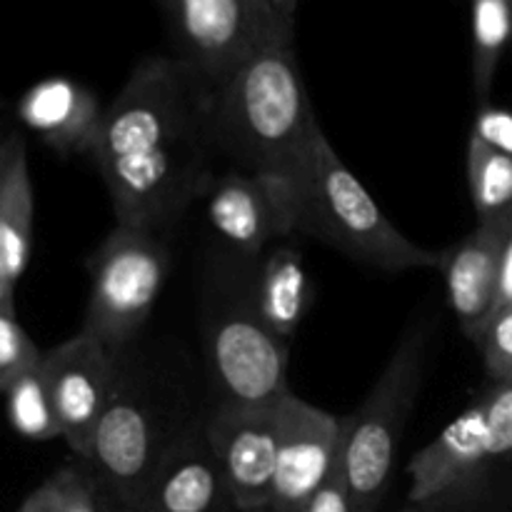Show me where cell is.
I'll use <instances>...</instances> for the list:
<instances>
[{
	"label": "cell",
	"instance_id": "9",
	"mask_svg": "<svg viewBox=\"0 0 512 512\" xmlns=\"http://www.w3.org/2000/svg\"><path fill=\"white\" fill-rule=\"evenodd\" d=\"M512 460V385H495L408 465L410 500L430 505L470 490L495 463Z\"/></svg>",
	"mask_w": 512,
	"mask_h": 512
},
{
	"label": "cell",
	"instance_id": "14",
	"mask_svg": "<svg viewBox=\"0 0 512 512\" xmlns=\"http://www.w3.org/2000/svg\"><path fill=\"white\" fill-rule=\"evenodd\" d=\"M510 238L512 210L493 220H483L468 238L443 253L440 270L448 285L450 308L458 315L463 333L475 345L493 318L500 270Z\"/></svg>",
	"mask_w": 512,
	"mask_h": 512
},
{
	"label": "cell",
	"instance_id": "6",
	"mask_svg": "<svg viewBox=\"0 0 512 512\" xmlns=\"http://www.w3.org/2000/svg\"><path fill=\"white\" fill-rule=\"evenodd\" d=\"M190 420L178 423V413L138 375H125L120 360L113 398L83 458L105 498L118 508H143L165 455Z\"/></svg>",
	"mask_w": 512,
	"mask_h": 512
},
{
	"label": "cell",
	"instance_id": "18",
	"mask_svg": "<svg viewBox=\"0 0 512 512\" xmlns=\"http://www.w3.org/2000/svg\"><path fill=\"white\" fill-rule=\"evenodd\" d=\"M258 300L265 320L280 338L290 340L298 333L313 300L308 273L298 250L280 245L260 258Z\"/></svg>",
	"mask_w": 512,
	"mask_h": 512
},
{
	"label": "cell",
	"instance_id": "5",
	"mask_svg": "<svg viewBox=\"0 0 512 512\" xmlns=\"http://www.w3.org/2000/svg\"><path fill=\"white\" fill-rule=\"evenodd\" d=\"M425 373V333H410L358 410L340 420L338 465L355 512H375L393 478L405 425Z\"/></svg>",
	"mask_w": 512,
	"mask_h": 512
},
{
	"label": "cell",
	"instance_id": "15",
	"mask_svg": "<svg viewBox=\"0 0 512 512\" xmlns=\"http://www.w3.org/2000/svg\"><path fill=\"white\" fill-rule=\"evenodd\" d=\"M143 508L148 512H238L200 418L190 420L168 450Z\"/></svg>",
	"mask_w": 512,
	"mask_h": 512
},
{
	"label": "cell",
	"instance_id": "8",
	"mask_svg": "<svg viewBox=\"0 0 512 512\" xmlns=\"http://www.w3.org/2000/svg\"><path fill=\"white\" fill-rule=\"evenodd\" d=\"M180 60L208 85L220 83L270 45L293 43V18L275 0H160Z\"/></svg>",
	"mask_w": 512,
	"mask_h": 512
},
{
	"label": "cell",
	"instance_id": "30",
	"mask_svg": "<svg viewBox=\"0 0 512 512\" xmlns=\"http://www.w3.org/2000/svg\"><path fill=\"white\" fill-rule=\"evenodd\" d=\"M110 512H148L145 508H118V505L110 503Z\"/></svg>",
	"mask_w": 512,
	"mask_h": 512
},
{
	"label": "cell",
	"instance_id": "24",
	"mask_svg": "<svg viewBox=\"0 0 512 512\" xmlns=\"http://www.w3.org/2000/svg\"><path fill=\"white\" fill-rule=\"evenodd\" d=\"M485 370L495 385H512V308L493 315L478 340Z\"/></svg>",
	"mask_w": 512,
	"mask_h": 512
},
{
	"label": "cell",
	"instance_id": "29",
	"mask_svg": "<svg viewBox=\"0 0 512 512\" xmlns=\"http://www.w3.org/2000/svg\"><path fill=\"white\" fill-rule=\"evenodd\" d=\"M275 5H278V8L283 10L285 15H290V18H293V15H295V5H298V0H275Z\"/></svg>",
	"mask_w": 512,
	"mask_h": 512
},
{
	"label": "cell",
	"instance_id": "25",
	"mask_svg": "<svg viewBox=\"0 0 512 512\" xmlns=\"http://www.w3.org/2000/svg\"><path fill=\"white\" fill-rule=\"evenodd\" d=\"M470 135H475L485 145L512 158V110L498 108L490 100L488 103H480L473 123V133Z\"/></svg>",
	"mask_w": 512,
	"mask_h": 512
},
{
	"label": "cell",
	"instance_id": "27",
	"mask_svg": "<svg viewBox=\"0 0 512 512\" xmlns=\"http://www.w3.org/2000/svg\"><path fill=\"white\" fill-rule=\"evenodd\" d=\"M512 308V238L505 248V258H503V270H500V285H498V298H495V308L493 315H498L500 310ZM493 320V318H490Z\"/></svg>",
	"mask_w": 512,
	"mask_h": 512
},
{
	"label": "cell",
	"instance_id": "11",
	"mask_svg": "<svg viewBox=\"0 0 512 512\" xmlns=\"http://www.w3.org/2000/svg\"><path fill=\"white\" fill-rule=\"evenodd\" d=\"M40 368L53 400L60 438L83 460L95 428L113 398L120 358L80 330L75 338L45 353Z\"/></svg>",
	"mask_w": 512,
	"mask_h": 512
},
{
	"label": "cell",
	"instance_id": "31",
	"mask_svg": "<svg viewBox=\"0 0 512 512\" xmlns=\"http://www.w3.org/2000/svg\"><path fill=\"white\" fill-rule=\"evenodd\" d=\"M403 512H423V505H415V508H408V510H403Z\"/></svg>",
	"mask_w": 512,
	"mask_h": 512
},
{
	"label": "cell",
	"instance_id": "10",
	"mask_svg": "<svg viewBox=\"0 0 512 512\" xmlns=\"http://www.w3.org/2000/svg\"><path fill=\"white\" fill-rule=\"evenodd\" d=\"M280 400L270 405L215 403L213 413L203 418L205 438L238 512L270 508L283 430Z\"/></svg>",
	"mask_w": 512,
	"mask_h": 512
},
{
	"label": "cell",
	"instance_id": "3",
	"mask_svg": "<svg viewBox=\"0 0 512 512\" xmlns=\"http://www.w3.org/2000/svg\"><path fill=\"white\" fill-rule=\"evenodd\" d=\"M260 258L225 248L208 263L200 298L203 345L218 403L270 405L288 388V340L258 300Z\"/></svg>",
	"mask_w": 512,
	"mask_h": 512
},
{
	"label": "cell",
	"instance_id": "2",
	"mask_svg": "<svg viewBox=\"0 0 512 512\" xmlns=\"http://www.w3.org/2000/svg\"><path fill=\"white\" fill-rule=\"evenodd\" d=\"M218 158L248 175L288 178L320 130L293 43L270 45L208 88Z\"/></svg>",
	"mask_w": 512,
	"mask_h": 512
},
{
	"label": "cell",
	"instance_id": "7",
	"mask_svg": "<svg viewBox=\"0 0 512 512\" xmlns=\"http://www.w3.org/2000/svg\"><path fill=\"white\" fill-rule=\"evenodd\" d=\"M163 233L115 225L90 258V300L83 333L123 358L148 323L168 278Z\"/></svg>",
	"mask_w": 512,
	"mask_h": 512
},
{
	"label": "cell",
	"instance_id": "32",
	"mask_svg": "<svg viewBox=\"0 0 512 512\" xmlns=\"http://www.w3.org/2000/svg\"><path fill=\"white\" fill-rule=\"evenodd\" d=\"M0 110H3V103H0ZM5 133H8V130H3V128H0V135H5Z\"/></svg>",
	"mask_w": 512,
	"mask_h": 512
},
{
	"label": "cell",
	"instance_id": "22",
	"mask_svg": "<svg viewBox=\"0 0 512 512\" xmlns=\"http://www.w3.org/2000/svg\"><path fill=\"white\" fill-rule=\"evenodd\" d=\"M53 512H110V500L100 490L88 465H65L43 483Z\"/></svg>",
	"mask_w": 512,
	"mask_h": 512
},
{
	"label": "cell",
	"instance_id": "17",
	"mask_svg": "<svg viewBox=\"0 0 512 512\" xmlns=\"http://www.w3.org/2000/svg\"><path fill=\"white\" fill-rule=\"evenodd\" d=\"M33 215L28 148L18 130H8L0 135V260L13 283H18L28 268Z\"/></svg>",
	"mask_w": 512,
	"mask_h": 512
},
{
	"label": "cell",
	"instance_id": "21",
	"mask_svg": "<svg viewBox=\"0 0 512 512\" xmlns=\"http://www.w3.org/2000/svg\"><path fill=\"white\" fill-rule=\"evenodd\" d=\"M5 405H8L10 425L23 438H60V425L58 418H55L53 400H50L48 383H45V375L40 365L5 390Z\"/></svg>",
	"mask_w": 512,
	"mask_h": 512
},
{
	"label": "cell",
	"instance_id": "13",
	"mask_svg": "<svg viewBox=\"0 0 512 512\" xmlns=\"http://www.w3.org/2000/svg\"><path fill=\"white\" fill-rule=\"evenodd\" d=\"M278 468L268 512H303L338 463L340 418L288 393L280 400Z\"/></svg>",
	"mask_w": 512,
	"mask_h": 512
},
{
	"label": "cell",
	"instance_id": "1",
	"mask_svg": "<svg viewBox=\"0 0 512 512\" xmlns=\"http://www.w3.org/2000/svg\"><path fill=\"white\" fill-rule=\"evenodd\" d=\"M210 85L185 60L155 55L105 108L93 160L118 225L163 233L213 183Z\"/></svg>",
	"mask_w": 512,
	"mask_h": 512
},
{
	"label": "cell",
	"instance_id": "28",
	"mask_svg": "<svg viewBox=\"0 0 512 512\" xmlns=\"http://www.w3.org/2000/svg\"><path fill=\"white\" fill-rule=\"evenodd\" d=\"M0 313H15V283L5 273L3 260H0Z\"/></svg>",
	"mask_w": 512,
	"mask_h": 512
},
{
	"label": "cell",
	"instance_id": "4",
	"mask_svg": "<svg viewBox=\"0 0 512 512\" xmlns=\"http://www.w3.org/2000/svg\"><path fill=\"white\" fill-rule=\"evenodd\" d=\"M295 233L310 235L345 258L385 273L440 268L443 253L415 245L378 208L325 138L315 133L298 168L288 175Z\"/></svg>",
	"mask_w": 512,
	"mask_h": 512
},
{
	"label": "cell",
	"instance_id": "20",
	"mask_svg": "<svg viewBox=\"0 0 512 512\" xmlns=\"http://www.w3.org/2000/svg\"><path fill=\"white\" fill-rule=\"evenodd\" d=\"M468 185L480 223L512 210V158L470 135Z\"/></svg>",
	"mask_w": 512,
	"mask_h": 512
},
{
	"label": "cell",
	"instance_id": "12",
	"mask_svg": "<svg viewBox=\"0 0 512 512\" xmlns=\"http://www.w3.org/2000/svg\"><path fill=\"white\" fill-rule=\"evenodd\" d=\"M208 220L225 245L248 258H263V250L278 238L295 235L293 195L288 180L228 170L215 175L205 190Z\"/></svg>",
	"mask_w": 512,
	"mask_h": 512
},
{
	"label": "cell",
	"instance_id": "26",
	"mask_svg": "<svg viewBox=\"0 0 512 512\" xmlns=\"http://www.w3.org/2000/svg\"><path fill=\"white\" fill-rule=\"evenodd\" d=\"M303 512H355L348 483H345L343 470H340L338 463L330 470L328 478L323 480V485L315 490Z\"/></svg>",
	"mask_w": 512,
	"mask_h": 512
},
{
	"label": "cell",
	"instance_id": "23",
	"mask_svg": "<svg viewBox=\"0 0 512 512\" xmlns=\"http://www.w3.org/2000/svg\"><path fill=\"white\" fill-rule=\"evenodd\" d=\"M43 363V353L30 340L15 313H0V393Z\"/></svg>",
	"mask_w": 512,
	"mask_h": 512
},
{
	"label": "cell",
	"instance_id": "33",
	"mask_svg": "<svg viewBox=\"0 0 512 512\" xmlns=\"http://www.w3.org/2000/svg\"><path fill=\"white\" fill-rule=\"evenodd\" d=\"M258 512H268V510H258Z\"/></svg>",
	"mask_w": 512,
	"mask_h": 512
},
{
	"label": "cell",
	"instance_id": "19",
	"mask_svg": "<svg viewBox=\"0 0 512 512\" xmlns=\"http://www.w3.org/2000/svg\"><path fill=\"white\" fill-rule=\"evenodd\" d=\"M473 13V88L488 103L500 60L512 43V0H470Z\"/></svg>",
	"mask_w": 512,
	"mask_h": 512
},
{
	"label": "cell",
	"instance_id": "16",
	"mask_svg": "<svg viewBox=\"0 0 512 512\" xmlns=\"http://www.w3.org/2000/svg\"><path fill=\"white\" fill-rule=\"evenodd\" d=\"M105 108L85 85L48 78L33 85L18 103V118L60 155L93 158Z\"/></svg>",
	"mask_w": 512,
	"mask_h": 512
}]
</instances>
